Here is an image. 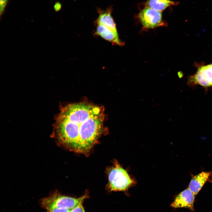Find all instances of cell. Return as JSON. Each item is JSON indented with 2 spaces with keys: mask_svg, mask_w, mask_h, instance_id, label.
I'll return each mask as SVG.
<instances>
[{
  "mask_svg": "<svg viewBox=\"0 0 212 212\" xmlns=\"http://www.w3.org/2000/svg\"><path fill=\"white\" fill-rule=\"evenodd\" d=\"M87 195L75 198L62 195L57 192L42 199L40 201L42 206L47 210L56 208H66L71 209L79 204L83 202Z\"/></svg>",
  "mask_w": 212,
  "mask_h": 212,
  "instance_id": "3",
  "label": "cell"
},
{
  "mask_svg": "<svg viewBox=\"0 0 212 212\" xmlns=\"http://www.w3.org/2000/svg\"><path fill=\"white\" fill-rule=\"evenodd\" d=\"M105 118L101 107L84 102L67 105L56 118L53 137L59 146L87 155L104 132Z\"/></svg>",
  "mask_w": 212,
  "mask_h": 212,
  "instance_id": "1",
  "label": "cell"
},
{
  "mask_svg": "<svg viewBox=\"0 0 212 212\" xmlns=\"http://www.w3.org/2000/svg\"><path fill=\"white\" fill-rule=\"evenodd\" d=\"M138 17L144 29L166 26L162 19V12L149 7H146L141 10Z\"/></svg>",
  "mask_w": 212,
  "mask_h": 212,
  "instance_id": "4",
  "label": "cell"
},
{
  "mask_svg": "<svg viewBox=\"0 0 212 212\" xmlns=\"http://www.w3.org/2000/svg\"><path fill=\"white\" fill-rule=\"evenodd\" d=\"M108 187L111 191H126L135 184L127 170L116 160L108 170Z\"/></svg>",
  "mask_w": 212,
  "mask_h": 212,
  "instance_id": "2",
  "label": "cell"
},
{
  "mask_svg": "<svg viewBox=\"0 0 212 212\" xmlns=\"http://www.w3.org/2000/svg\"><path fill=\"white\" fill-rule=\"evenodd\" d=\"M99 15L97 20V24L103 25L113 31L117 32L116 25L111 15V9L99 11Z\"/></svg>",
  "mask_w": 212,
  "mask_h": 212,
  "instance_id": "9",
  "label": "cell"
},
{
  "mask_svg": "<svg viewBox=\"0 0 212 212\" xmlns=\"http://www.w3.org/2000/svg\"><path fill=\"white\" fill-rule=\"evenodd\" d=\"M8 0H0V17L3 14L7 5Z\"/></svg>",
  "mask_w": 212,
  "mask_h": 212,
  "instance_id": "12",
  "label": "cell"
},
{
  "mask_svg": "<svg viewBox=\"0 0 212 212\" xmlns=\"http://www.w3.org/2000/svg\"><path fill=\"white\" fill-rule=\"evenodd\" d=\"M177 3L171 0H148L146 5V7L162 12L168 7L177 5Z\"/></svg>",
  "mask_w": 212,
  "mask_h": 212,
  "instance_id": "10",
  "label": "cell"
},
{
  "mask_svg": "<svg viewBox=\"0 0 212 212\" xmlns=\"http://www.w3.org/2000/svg\"><path fill=\"white\" fill-rule=\"evenodd\" d=\"M70 210L66 208H56L48 210L47 212H70Z\"/></svg>",
  "mask_w": 212,
  "mask_h": 212,
  "instance_id": "13",
  "label": "cell"
},
{
  "mask_svg": "<svg viewBox=\"0 0 212 212\" xmlns=\"http://www.w3.org/2000/svg\"><path fill=\"white\" fill-rule=\"evenodd\" d=\"M195 196L188 188L185 189L177 195L171 204L173 208H184L194 211Z\"/></svg>",
  "mask_w": 212,
  "mask_h": 212,
  "instance_id": "6",
  "label": "cell"
},
{
  "mask_svg": "<svg viewBox=\"0 0 212 212\" xmlns=\"http://www.w3.org/2000/svg\"><path fill=\"white\" fill-rule=\"evenodd\" d=\"M95 34L119 46L123 44L120 39L117 32L101 25L97 24Z\"/></svg>",
  "mask_w": 212,
  "mask_h": 212,
  "instance_id": "8",
  "label": "cell"
},
{
  "mask_svg": "<svg viewBox=\"0 0 212 212\" xmlns=\"http://www.w3.org/2000/svg\"><path fill=\"white\" fill-rule=\"evenodd\" d=\"M81 202L74 208L71 209L70 212H85Z\"/></svg>",
  "mask_w": 212,
  "mask_h": 212,
  "instance_id": "11",
  "label": "cell"
},
{
  "mask_svg": "<svg viewBox=\"0 0 212 212\" xmlns=\"http://www.w3.org/2000/svg\"><path fill=\"white\" fill-rule=\"evenodd\" d=\"M212 180V172H202L192 178L188 188L196 196L205 183L211 181Z\"/></svg>",
  "mask_w": 212,
  "mask_h": 212,
  "instance_id": "7",
  "label": "cell"
},
{
  "mask_svg": "<svg viewBox=\"0 0 212 212\" xmlns=\"http://www.w3.org/2000/svg\"><path fill=\"white\" fill-rule=\"evenodd\" d=\"M189 85H200L204 87H212V63L207 65L198 66L197 70L188 78Z\"/></svg>",
  "mask_w": 212,
  "mask_h": 212,
  "instance_id": "5",
  "label": "cell"
}]
</instances>
